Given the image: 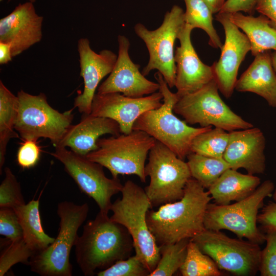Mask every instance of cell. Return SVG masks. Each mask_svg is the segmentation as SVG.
Listing matches in <instances>:
<instances>
[{
	"label": "cell",
	"mask_w": 276,
	"mask_h": 276,
	"mask_svg": "<svg viewBox=\"0 0 276 276\" xmlns=\"http://www.w3.org/2000/svg\"><path fill=\"white\" fill-rule=\"evenodd\" d=\"M205 189L191 178L180 199L147 212V224L158 246L191 239L205 229L204 215L212 198Z\"/></svg>",
	"instance_id": "cell-1"
},
{
	"label": "cell",
	"mask_w": 276,
	"mask_h": 276,
	"mask_svg": "<svg viewBox=\"0 0 276 276\" xmlns=\"http://www.w3.org/2000/svg\"><path fill=\"white\" fill-rule=\"evenodd\" d=\"M76 262L85 276H91L131 256L132 239L124 226L100 212L83 226L75 243Z\"/></svg>",
	"instance_id": "cell-2"
},
{
	"label": "cell",
	"mask_w": 276,
	"mask_h": 276,
	"mask_svg": "<svg viewBox=\"0 0 276 276\" xmlns=\"http://www.w3.org/2000/svg\"><path fill=\"white\" fill-rule=\"evenodd\" d=\"M154 77L163 96V104L159 107L146 111L140 116L134 123L133 130L146 132L185 160L191 153L194 139L213 127H194L177 118L173 108L179 99L178 96L170 90L159 72H156Z\"/></svg>",
	"instance_id": "cell-3"
},
{
	"label": "cell",
	"mask_w": 276,
	"mask_h": 276,
	"mask_svg": "<svg viewBox=\"0 0 276 276\" xmlns=\"http://www.w3.org/2000/svg\"><path fill=\"white\" fill-rule=\"evenodd\" d=\"M121 192L122 197L112 203L110 218L127 230L133 240L135 254L151 273L160 258L159 246L146 220L152 205L144 189L131 180L125 182Z\"/></svg>",
	"instance_id": "cell-4"
},
{
	"label": "cell",
	"mask_w": 276,
	"mask_h": 276,
	"mask_svg": "<svg viewBox=\"0 0 276 276\" xmlns=\"http://www.w3.org/2000/svg\"><path fill=\"white\" fill-rule=\"evenodd\" d=\"M156 141L144 131L133 130L128 134L99 139L96 149L85 156L107 168L113 178L135 175L145 182L146 160Z\"/></svg>",
	"instance_id": "cell-5"
},
{
	"label": "cell",
	"mask_w": 276,
	"mask_h": 276,
	"mask_svg": "<svg viewBox=\"0 0 276 276\" xmlns=\"http://www.w3.org/2000/svg\"><path fill=\"white\" fill-rule=\"evenodd\" d=\"M89 210L87 203L79 205L64 201L58 204L57 213L60 222L57 236L44 250L30 258L29 266L31 271L41 276L72 275L71 251L78 236V229L86 220Z\"/></svg>",
	"instance_id": "cell-6"
},
{
	"label": "cell",
	"mask_w": 276,
	"mask_h": 276,
	"mask_svg": "<svg viewBox=\"0 0 276 276\" xmlns=\"http://www.w3.org/2000/svg\"><path fill=\"white\" fill-rule=\"evenodd\" d=\"M274 185L270 180L260 184L256 190L244 199L230 204L209 203L204 217L206 229H226L239 238L258 244L265 241V235L257 227L259 210L263 207L264 200L272 195Z\"/></svg>",
	"instance_id": "cell-7"
},
{
	"label": "cell",
	"mask_w": 276,
	"mask_h": 276,
	"mask_svg": "<svg viewBox=\"0 0 276 276\" xmlns=\"http://www.w3.org/2000/svg\"><path fill=\"white\" fill-rule=\"evenodd\" d=\"M148 160L145 173L150 182L144 190L152 208L180 199L192 178L187 163L157 141Z\"/></svg>",
	"instance_id": "cell-8"
},
{
	"label": "cell",
	"mask_w": 276,
	"mask_h": 276,
	"mask_svg": "<svg viewBox=\"0 0 276 276\" xmlns=\"http://www.w3.org/2000/svg\"><path fill=\"white\" fill-rule=\"evenodd\" d=\"M18 113L14 128L24 140L49 139L57 145L72 125V110L60 112L49 104L44 93L33 95L18 91Z\"/></svg>",
	"instance_id": "cell-9"
},
{
	"label": "cell",
	"mask_w": 276,
	"mask_h": 276,
	"mask_svg": "<svg viewBox=\"0 0 276 276\" xmlns=\"http://www.w3.org/2000/svg\"><path fill=\"white\" fill-rule=\"evenodd\" d=\"M214 79L200 89L179 98L173 108L189 125L213 127L227 131L247 129L254 125L235 113L221 99Z\"/></svg>",
	"instance_id": "cell-10"
},
{
	"label": "cell",
	"mask_w": 276,
	"mask_h": 276,
	"mask_svg": "<svg viewBox=\"0 0 276 276\" xmlns=\"http://www.w3.org/2000/svg\"><path fill=\"white\" fill-rule=\"evenodd\" d=\"M184 14L181 8L174 5L166 13L162 24L156 29L149 30L141 23L134 27L135 34L144 42L149 53V60L142 74L146 76L152 70H157L170 88L175 87L174 46L185 24Z\"/></svg>",
	"instance_id": "cell-11"
},
{
	"label": "cell",
	"mask_w": 276,
	"mask_h": 276,
	"mask_svg": "<svg viewBox=\"0 0 276 276\" xmlns=\"http://www.w3.org/2000/svg\"><path fill=\"white\" fill-rule=\"evenodd\" d=\"M191 240L220 270L240 276L255 275L259 270L261 250L258 244L206 229Z\"/></svg>",
	"instance_id": "cell-12"
},
{
	"label": "cell",
	"mask_w": 276,
	"mask_h": 276,
	"mask_svg": "<svg viewBox=\"0 0 276 276\" xmlns=\"http://www.w3.org/2000/svg\"><path fill=\"white\" fill-rule=\"evenodd\" d=\"M50 154L64 166L66 173L73 179L80 191L93 199L100 212L108 215L111 197L121 192L123 185L118 178H108L103 166L61 146H55Z\"/></svg>",
	"instance_id": "cell-13"
},
{
	"label": "cell",
	"mask_w": 276,
	"mask_h": 276,
	"mask_svg": "<svg viewBox=\"0 0 276 276\" xmlns=\"http://www.w3.org/2000/svg\"><path fill=\"white\" fill-rule=\"evenodd\" d=\"M216 19L222 26L225 42L219 60L212 65L219 90L229 98L235 89L239 67L251 45L246 35L230 19L228 13H218Z\"/></svg>",
	"instance_id": "cell-14"
},
{
	"label": "cell",
	"mask_w": 276,
	"mask_h": 276,
	"mask_svg": "<svg viewBox=\"0 0 276 276\" xmlns=\"http://www.w3.org/2000/svg\"><path fill=\"white\" fill-rule=\"evenodd\" d=\"M118 42L119 51L114 66L108 77L98 87L97 93H119L129 97L140 98L159 90V84L147 79L140 71V65L131 59L129 39L120 35Z\"/></svg>",
	"instance_id": "cell-15"
},
{
	"label": "cell",
	"mask_w": 276,
	"mask_h": 276,
	"mask_svg": "<svg viewBox=\"0 0 276 276\" xmlns=\"http://www.w3.org/2000/svg\"><path fill=\"white\" fill-rule=\"evenodd\" d=\"M163 101V96L159 91L140 98L129 97L119 93H97L93 100L91 114L116 121L121 133L128 134L133 130L134 123L140 116L159 107Z\"/></svg>",
	"instance_id": "cell-16"
},
{
	"label": "cell",
	"mask_w": 276,
	"mask_h": 276,
	"mask_svg": "<svg viewBox=\"0 0 276 276\" xmlns=\"http://www.w3.org/2000/svg\"><path fill=\"white\" fill-rule=\"evenodd\" d=\"M80 76L83 78L84 88L74 100V107L83 114L91 113V107L96 89L101 81L112 72L118 55L109 50L96 53L86 38L78 41Z\"/></svg>",
	"instance_id": "cell-17"
},
{
	"label": "cell",
	"mask_w": 276,
	"mask_h": 276,
	"mask_svg": "<svg viewBox=\"0 0 276 276\" xmlns=\"http://www.w3.org/2000/svg\"><path fill=\"white\" fill-rule=\"evenodd\" d=\"M193 30L185 24L178 36L180 45L175 51V87L179 98L200 89L214 79L212 66L201 61L192 44Z\"/></svg>",
	"instance_id": "cell-18"
},
{
	"label": "cell",
	"mask_w": 276,
	"mask_h": 276,
	"mask_svg": "<svg viewBox=\"0 0 276 276\" xmlns=\"http://www.w3.org/2000/svg\"><path fill=\"white\" fill-rule=\"evenodd\" d=\"M43 20L33 3L19 4L0 19V41L11 43L12 56L15 57L41 41Z\"/></svg>",
	"instance_id": "cell-19"
},
{
	"label": "cell",
	"mask_w": 276,
	"mask_h": 276,
	"mask_svg": "<svg viewBox=\"0 0 276 276\" xmlns=\"http://www.w3.org/2000/svg\"><path fill=\"white\" fill-rule=\"evenodd\" d=\"M223 159L231 169H244L250 175L263 174L266 169V139L257 127L232 131Z\"/></svg>",
	"instance_id": "cell-20"
},
{
	"label": "cell",
	"mask_w": 276,
	"mask_h": 276,
	"mask_svg": "<svg viewBox=\"0 0 276 276\" xmlns=\"http://www.w3.org/2000/svg\"><path fill=\"white\" fill-rule=\"evenodd\" d=\"M121 133L119 125L116 121L91 113L83 114L80 122L71 125L56 146L69 147L74 152L86 156L96 149L97 141L102 135H118Z\"/></svg>",
	"instance_id": "cell-21"
},
{
	"label": "cell",
	"mask_w": 276,
	"mask_h": 276,
	"mask_svg": "<svg viewBox=\"0 0 276 276\" xmlns=\"http://www.w3.org/2000/svg\"><path fill=\"white\" fill-rule=\"evenodd\" d=\"M271 52L255 57L247 69L237 79L235 90L255 93L264 98L269 106L276 107V73L271 61Z\"/></svg>",
	"instance_id": "cell-22"
},
{
	"label": "cell",
	"mask_w": 276,
	"mask_h": 276,
	"mask_svg": "<svg viewBox=\"0 0 276 276\" xmlns=\"http://www.w3.org/2000/svg\"><path fill=\"white\" fill-rule=\"evenodd\" d=\"M260 184L258 176L244 174L229 168L209 188L208 191L215 203L226 205L232 201H238L247 197Z\"/></svg>",
	"instance_id": "cell-23"
},
{
	"label": "cell",
	"mask_w": 276,
	"mask_h": 276,
	"mask_svg": "<svg viewBox=\"0 0 276 276\" xmlns=\"http://www.w3.org/2000/svg\"><path fill=\"white\" fill-rule=\"evenodd\" d=\"M228 14L231 21L249 39L253 56L267 51H276V29L266 16L246 15L240 12Z\"/></svg>",
	"instance_id": "cell-24"
},
{
	"label": "cell",
	"mask_w": 276,
	"mask_h": 276,
	"mask_svg": "<svg viewBox=\"0 0 276 276\" xmlns=\"http://www.w3.org/2000/svg\"><path fill=\"white\" fill-rule=\"evenodd\" d=\"M22 230L23 239L34 255L44 250L55 240L47 234L42 225L39 200H32L14 209Z\"/></svg>",
	"instance_id": "cell-25"
},
{
	"label": "cell",
	"mask_w": 276,
	"mask_h": 276,
	"mask_svg": "<svg viewBox=\"0 0 276 276\" xmlns=\"http://www.w3.org/2000/svg\"><path fill=\"white\" fill-rule=\"evenodd\" d=\"M18 99L0 81V173L5 162L7 147L10 139L19 137L14 126Z\"/></svg>",
	"instance_id": "cell-26"
},
{
	"label": "cell",
	"mask_w": 276,
	"mask_h": 276,
	"mask_svg": "<svg viewBox=\"0 0 276 276\" xmlns=\"http://www.w3.org/2000/svg\"><path fill=\"white\" fill-rule=\"evenodd\" d=\"M187 158L192 178L208 190L226 170L231 168L223 158L209 157L192 152Z\"/></svg>",
	"instance_id": "cell-27"
},
{
	"label": "cell",
	"mask_w": 276,
	"mask_h": 276,
	"mask_svg": "<svg viewBox=\"0 0 276 276\" xmlns=\"http://www.w3.org/2000/svg\"><path fill=\"white\" fill-rule=\"evenodd\" d=\"M186 5L185 24L193 29L203 30L209 38V44L215 49H222L223 44L213 25V13L202 0H183Z\"/></svg>",
	"instance_id": "cell-28"
},
{
	"label": "cell",
	"mask_w": 276,
	"mask_h": 276,
	"mask_svg": "<svg viewBox=\"0 0 276 276\" xmlns=\"http://www.w3.org/2000/svg\"><path fill=\"white\" fill-rule=\"evenodd\" d=\"M228 140V132L220 128L212 127L194 139L191 151L206 156L223 158Z\"/></svg>",
	"instance_id": "cell-29"
},
{
	"label": "cell",
	"mask_w": 276,
	"mask_h": 276,
	"mask_svg": "<svg viewBox=\"0 0 276 276\" xmlns=\"http://www.w3.org/2000/svg\"><path fill=\"white\" fill-rule=\"evenodd\" d=\"M182 276H220L222 273L214 260L203 253L191 239L185 260L179 269Z\"/></svg>",
	"instance_id": "cell-30"
},
{
	"label": "cell",
	"mask_w": 276,
	"mask_h": 276,
	"mask_svg": "<svg viewBox=\"0 0 276 276\" xmlns=\"http://www.w3.org/2000/svg\"><path fill=\"white\" fill-rule=\"evenodd\" d=\"M190 239L159 246L160 258L158 263L149 276H172L183 263L187 252Z\"/></svg>",
	"instance_id": "cell-31"
},
{
	"label": "cell",
	"mask_w": 276,
	"mask_h": 276,
	"mask_svg": "<svg viewBox=\"0 0 276 276\" xmlns=\"http://www.w3.org/2000/svg\"><path fill=\"white\" fill-rule=\"evenodd\" d=\"M5 178L0 185V208L15 209L26 204L20 185L9 167L4 169Z\"/></svg>",
	"instance_id": "cell-32"
},
{
	"label": "cell",
	"mask_w": 276,
	"mask_h": 276,
	"mask_svg": "<svg viewBox=\"0 0 276 276\" xmlns=\"http://www.w3.org/2000/svg\"><path fill=\"white\" fill-rule=\"evenodd\" d=\"M34 252L28 247L23 238L10 242L0 257V276H3L15 264L21 263L29 265Z\"/></svg>",
	"instance_id": "cell-33"
},
{
	"label": "cell",
	"mask_w": 276,
	"mask_h": 276,
	"mask_svg": "<svg viewBox=\"0 0 276 276\" xmlns=\"http://www.w3.org/2000/svg\"><path fill=\"white\" fill-rule=\"evenodd\" d=\"M150 273L140 258L135 254L117 261L96 274L98 276H149Z\"/></svg>",
	"instance_id": "cell-34"
},
{
	"label": "cell",
	"mask_w": 276,
	"mask_h": 276,
	"mask_svg": "<svg viewBox=\"0 0 276 276\" xmlns=\"http://www.w3.org/2000/svg\"><path fill=\"white\" fill-rule=\"evenodd\" d=\"M266 245L261 251L259 271L261 276H276V229H265Z\"/></svg>",
	"instance_id": "cell-35"
},
{
	"label": "cell",
	"mask_w": 276,
	"mask_h": 276,
	"mask_svg": "<svg viewBox=\"0 0 276 276\" xmlns=\"http://www.w3.org/2000/svg\"><path fill=\"white\" fill-rule=\"evenodd\" d=\"M0 234L6 237L10 242L23 238L21 226L14 209L0 208Z\"/></svg>",
	"instance_id": "cell-36"
},
{
	"label": "cell",
	"mask_w": 276,
	"mask_h": 276,
	"mask_svg": "<svg viewBox=\"0 0 276 276\" xmlns=\"http://www.w3.org/2000/svg\"><path fill=\"white\" fill-rule=\"evenodd\" d=\"M40 149L37 141L25 140L19 147L17 154L18 164L28 169L36 165L39 159Z\"/></svg>",
	"instance_id": "cell-37"
},
{
	"label": "cell",
	"mask_w": 276,
	"mask_h": 276,
	"mask_svg": "<svg viewBox=\"0 0 276 276\" xmlns=\"http://www.w3.org/2000/svg\"><path fill=\"white\" fill-rule=\"evenodd\" d=\"M256 2L257 0H226L219 13L243 12L252 15L256 10Z\"/></svg>",
	"instance_id": "cell-38"
},
{
	"label": "cell",
	"mask_w": 276,
	"mask_h": 276,
	"mask_svg": "<svg viewBox=\"0 0 276 276\" xmlns=\"http://www.w3.org/2000/svg\"><path fill=\"white\" fill-rule=\"evenodd\" d=\"M257 222L265 229L267 228L276 229V202H270L263 207L258 214Z\"/></svg>",
	"instance_id": "cell-39"
},
{
	"label": "cell",
	"mask_w": 276,
	"mask_h": 276,
	"mask_svg": "<svg viewBox=\"0 0 276 276\" xmlns=\"http://www.w3.org/2000/svg\"><path fill=\"white\" fill-rule=\"evenodd\" d=\"M255 10L266 16L276 29V0H257Z\"/></svg>",
	"instance_id": "cell-40"
},
{
	"label": "cell",
	"mask_w": 276,
	"mask_h": 276,
	"mask_svg": "<svg viewBox=\"0 0 276 276\" xmlns=\"http://www.w3.org/2000/svg\"><path fill=\"white\" fill-rule=\"evenodd\" d=\"M12 57L11 43L0 41V64L8 63Z\"/></svg>",
	"instance_id": "cell-41"
},
{
	"label": "cell",
	"mask_w": 276,
	"mask_h": 276,
	"mask_svg": "<svg viewBox=\"0 0 276 276\" xmlns=\"http://www.w3.org/2000/svg\"><path fill=\"white\" fill-rule=\"evenodd\" d=\"M210 8L213 14L219 12L225 0H202Z\"/></svg>",
	"instance_id": "cell-42"
},
{
	"label": "cell",
	"mask_w": 276,
	"mask_h": 276,
	"mask_svg": "<svg viewBox=\"0 0 276 276\" xmlns=\"http://www.w3.org/2000/svg\"><path fill=\"white\" fill-rule=\"evenodd\" d=\"M271 57L272 66L276 73V51H274L272 52H271Z\"/></svg>",
	"instance_id": "cell-43"
},
{
	"label": "cell",
	"mask_w": 276,
	"mask_h": 276,
	"mask_svg": "<svg viewBox=\"0 0 276 276\" xmlns=\"http://www.w3.org/2000/svg\"><path fill=\"white\" fill-rule=\"evenodd\" d=\"M272 196L274 202H276V188L274 189Z\"/></svg>",
	"instance_id": "cell-44"
},
{
	"label": "cell",
	"mask_w": 276,
	"mask_h": 276,
	"mask_svg": "<svg viewBox=\"0 0 276 276\" xmlns=\"http://www.w3.org/2000/svg\"><path fill=\"white\" fill-rule=\"evenodd\" d=\"M10 1H11V0H8V2H10ZM28 1H29V2H31L33 3L36 2V0H28Z\"/></svg>",
	"instance_id": "cell-45"
},
{
	"label": "cell",
	"mask_w": 276,
	"mask_h": 276,
	"mask_svg": "<svg viewBox=\"0 0 276 276\" xmlns=\"http://www.w3.org/2000/svg\"><path fill=\"white\" fill-rule=\"evenodd\" d=\"M3 0H0L1 2H2Z\"/></svg>",
	"instance_id": "cell-46"
}]
</instances>
